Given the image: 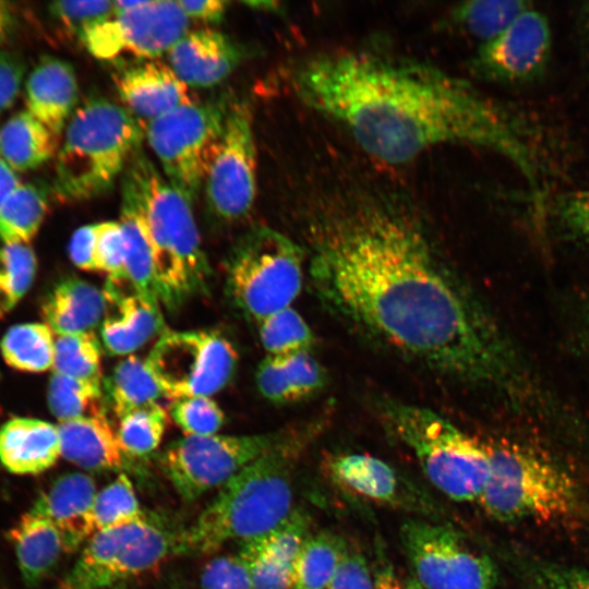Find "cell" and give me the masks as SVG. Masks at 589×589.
Masks as SVG:
<instances>
[{
    "mask_svg": "<svg viewBox=\"0 0 589 589\" xmlns=\"http://www.w3.org/2000/svg\"><path fill=\"white\" fill-rule=\"evenodd\" d=\"M310 271L327 309L378 345L467 384L520 387L501 330L406 216L365 206L328 219Z\"/></svg>",
    "mask_w": 589,
    "mask_h": 589,
    "instance_id": "6da1fadb",
    "label": "cell"
},
{
    "mask_svg": "<svg viewBox=\"0 0 589 589\" xmlns=\"http://www.w3.org/2000/svg\"><path fill=\"white\" fill-rule=\"evenodd\" d=\"M291 83L301 101L382 161L405 164L445 144L479 147L507 158L541 194L539 160L518 121L434 65L366 50L326 52L298 64Z\"/></svg>",
    "mask_w": 589,
    "mask_h": 589,
    "instance_id": "7a4b0ae2",
    "label": "cell"
},
{
    "mask_svg": "<svg viewBox=\"0 0 589 589\" xmlns=\"http://www.w3.org/2000/svg\"><path fill=\"white\" fill-rule=\"evenodd\" d=\"M317 425L285 436L228 480L183 534V550L213 552L227 542L260 540L293 512V471Z\"/></svg>",
    "mask_w": 589,
    "mask_h": 589,
    "instance_id": "3957f363",
    "label": "cell"
},
{
    "mask_svg": "<svg viewBox=\"0 0 589 589\" xmlns=\"http://www.w3.org/2000/svg\"><path fill=\"white\" fill-rule=\"evenodd\" d=\"M121 200L143 218L153 245L158 299L175 309L205 289L211 268L189 202L140 149L122 178Z\"/></svg>",
    "mask_w": 589,
    "mask_h": 589,
    "instance_id": "277c9868",
    "label": "cell"
},
{
    "mask_svg": "<svg viewBox=\"0 0 589 589\" xmlns=\"http://www.w3.org/2000/svg\"><path fill=\"white\" fill-rule=\"evenodd\" d=\"M143 129L125 107L91 98L68 122L55 168L53 191L64 202L108 191L141 149Z\"/></svg>",
    "mask_w": 589,
    "mask_h": 589,
    "instance_id": "5b68a950",
    "label": "cell"
},
{
    "mask_svg": "<svg viewBox=\"0 0 589 589\" xmlns=\"http://www.w3.org/2000/svg\"><path fill=\"white\" fill-rule=\"evenodd\" d=\"M376 409L436 489L456 502L478 501L490 476L485 443L423 406L384 397Z\"/></svg>",
    "mask_w": 589,
    "mask_h": 589,
    "instance_id": "8992f818",
    "label": "cell"
},
{
    "mask_svg": "<svg viewBox=\"0 0 589 589\" xmlns=\"http://www.w3.org/2000/svg\"><path fill=\"white\" fill-rule=\"evenodd\" d=\"M490 476L478 502L501 522H549L572 516L579 489L562 467L515 444H486Z\"/></svg>",
    "mask_w": 589,
    "mask_h": 589,
    "instance_id": "52a82bcc",
    "label": "cell"
},
{
    "mask_svg": "<svg viewBox=\"0 0 589 589\" xmlns=\"http://www.w3.org/2000/svg\"><path fill=\"white\" fill-rule=\"evenodd\" d=\"M303 251L269 227L242 235L226 260V292L253 322L290 306L303 283Z\"/></svg>",
    "mask_w": 589,
    "mask_h": 589,
    "instance_id": "ba28073f",
    "label": "cell"
},
{
    "mask_svg": "<svg viewBox=\"0 0 589 589\" xmlns=\"http://www.w3.org/2000/svg\"><path fill=\"white\" fill-rule=\"evenodd\" d=\"M229 100L184 104L148 122L147 142L164 177L189 202L204 185L220 141Z\"/></svg>",
    "mask_w": 589,
    "mask_h": 589,
    "instance_id": "9c48e42d",
    "label": "cell"
},
{
    "mask_svg": "<svg viewBox=\"0 0 589 589\" xmlns=\"http://www.w3.org/2000/svg\"><path fill=\"white\" fill-rule=\"evenodd\" d=\"M179 540L153 516L95 532L60 589H112L161 563Z\"/></svg>",
    "mask_w": 589,
    "mask_h": 589,
    "instance_id": "30bf717a",
    "label": "cell"
},
{
    "mask_svg": "<svg viewBox=\"0 0 589 589\" xmlns=\"http://www.w3.org/2000/svg\"><path fill=\"white\" fill-rule=\"evenodd\" d=\"M237 361L233 345L221 334L205 329L165 332L146 358L171 400L216 394L231 380Z\"/></svg>",
    "mask_w": 589,
    "mask_h": 589,
    "instance_id": "8fae6325",
    "label": "cell"
},
{
    "mask_svg": "<svg viewBox=\"0 0 589 589\" xmlns=\"http://www.w3.org/2000/svg\"><path fill=\"white\" fill-rule=\"evenodd\" d=\"M399 536L413 578L422 588L496 589L493 561L472 548L453 526L408 518Z\"/></svg>",
    "mask_w": 589,
    "mask_h": 589,
    "instance_id": "7c38bea8",
    "label": "cell"
},
{
    "mask_svg": "<svg viewBox=\"0 0 589 589\" xmlns=\"http://www.w3.org/2000/svg\"><path fill=\"white\" fill-rule=\"evenodd\" d=\"M287 433L184 436L161 454V468L185 502L223 486Z\"/></svg>",
    "mask_w": 589,
    "mask_h": 589,
    "instance_id": "4fadbf2b",
    "label": "cell"
},
{
    "mask_svg": "<svg viewBox=\"0 0 589 589\" xmlns=\"http://www.w3.org/2000/svg\"><path fill=\"white\" fill-rule=\"evenodd\" d=\"M207 207L220 221H239L256 194L253 115L244 100H229L224 130L204 181Z\"/></svg>",
    "mask_w": 589,
    "mask_h": 589,
    "instance_id": "5bb4252c",
    "label": "cell"
},
{
    "mask_svg": "<svg viewBox=\"0 0 589 589\" xmlns=\"http://www.w3.org/2000/svg\"><path fill=\"white\" fill-rule=\"evenodd\" d=\"M189 19L177 1L142 0L136 8L113 12L79 37L100 60L123 56L155 60L188 32Z\"/></svg>",
    "mask_w": 589,
    "mask_h": 589,
    "instance_id": "9a60e30c",
    "label": "cell"
},
{
    "mask_svg": "<svg viewBox=\"0 0 589 589\" xmlns=\"http://www.w3.org/2000/svg\"><path fill=\"white\" fill-rule=\"evenodd\" d=\"M551 53L549 20L530 5L498 36L479 47L471 68L491 81L526 84L544 74Z\"/></svg>",
    "mask_w": 589,
    "mask_h": 589,
    "instance_id": "2e32d148",
    "label": "cell"
},
{
    "mask_svg": "<svg viewBox=\"0 0 589 589\" xmlns=\"http://www.w3.org/2000/svg\"><path fill=\"white\" fill-rule=\"evenodd\" d=\"M327 470L338 485L361 497L418 514L436 513L430 495L372 455L351 453L332 456Z\"/></svg>",
    "mask_w": 589,
    "mask_h": 589,
    "instance_id": "e0dca14e",
    "label": "cell"
},
{
    "mask_svg": "<svg viewBox=\"0 0 589 589\" xmlns=\"http://www.w3.org/2000/svg\"><path fill=\"white\" fill-rule=\"evenodd\" d=\"M104 294L106 313L100 336L112 356H130L163 332L159 302L135 290L128 280L108 279Z\"/></svg>",
    "mask_w": 589,
    "mask_h": 589,
    "instance_id": "ac0fdd59",
    "label": "cell"
},
{
    "mask_svg": "<svg viewBox=\"0 0 589 589\" xmlns=\"http://www.w3.org/2000/svg\"><path fill=\"white\" fill-rule=\"evenodd\" d=\"M244 51L227 35L211 28L187 32L167 52L168 65L189 87L206 88L227 79Z\"/></svg>",
    "mask_w": 589,
    "mask_h": 589,
    "instance_id": "d6986e66",
    "label": "cell"
},
{
    "mask_svg": "<svg viewBox=\"0 0 589 589\" xmlns=\"http://www.w3.org/2000/svg\"><path fill=\"white\" fill-rule=\"evenodd\" d=\"M115 82L125 109L136 119L149 122L194 100L190 87L168 63L158 60L125 68Z\"/></svg>",
    "mask_w": 589,
    "mask_h": 589,
    "instance_id": "ffe728a7",
    "label": "cell"
},
{
    "mask_svg": "<svg viewBox=\"0 0 589 589\" xmlns=\"http://www.w3.org/2000/svg\"><path fill=\"white\" fill-rule=\"evenodd\" d=\"M309 530L310 516L302 508H294L266 537L240 544V551L250 561L252 589H291L294 562Z\"/></svg>",
    "mask_w": 589,
    "mask_h": 589,
    "instance_id": "44dd1931",
    "label": "cell"
},
{
    "mask_svg": "<svg viewBox=\"0 0 589 589\" xmlns=\"http://www.w3.org/2000/svg\"><path fill=\"white\" fill-rule=\"evenodd\" d=\"M96 493L95 481L89 474L71 472L58 478L31 509L56 526L65 551L71 552L94 534L92 509Z\"/></svg>",
    "mask_w": 589,
    "mask_h": 589,
    "instance_id": "7402d4cb",
    "label": "cell"
},
{
    "mask_svg": "<svg viewBox=\"0 0 589 589\" xmlns=\"http://www.w3.org/2000/svg\"><path fill=\"white\" fill-rule=\"evenodd\" d=\"M77 101L79 85L73 67L52 56L43 57L25 83L26 110L58 137Z\"/></svg>",
    "mask_w": 589,
    "mask_h": 589,
    "instance_id": "603a6c76",
    "label": "cell"
},
{
    "mask_svg": "<svg viewBox=\"0 0 589 589\" xmlns=\"http://www.w3.org/2000/svg\"><path fill=\"white\" fill-rule=\"evenodd\" d=\"M61 457L87 471L121 470L129 465L117 430L104 411L60 422Z\"/></svg>",
    "mask_w": 589,
    "mask_h": 589,
    "instance_id": "cb8c5ba5",
    "label": "cell"
},
{
    "mask_svg": "<svg viewBox=\"0 0 589 589\" xmlns=\"http://www.w3.org/2000/svg\"><path fill=\"white\" fill-rule=\"evenodd\" d=\"M61 457L58 425L48 421L13 417L0 428V462L11 473L39 474Z\"/></svg>",
    "mask_w": 589,
    "mask_h": 589,
    "instance_id": "d4e9b609",
    "label": "cell"
},
{
    "mask_svg": "<svg viewBox=\"0 0 589 589\" xmlns=\"http://www.w3.org/2000/svg\"><path fill=\"white\" fill-rule=\"evenodd\" d=\"M255 377L261 395L280 405L311 398L327 382L325 369L311 351L280 357L266 356L260 362Z\"/></svg>",
    "mask_w": 589,
    "mask_h": 589,
    "instance_id": "484cf974",
    "label": "cell"
},
{
    "mask_svg": "<svg viewBox=\"0 0 589 589\" xmlns=\"http://www.w3.org/2000/svg\"><path fill=\"white\" fill-rule=\"evenodd\" d=\"M106 313L104 291L77 277L56 283L41 302V315L58 335L93 332Z\"/></svg>",
    "mask_w": 589,
    "mask_h": 589,
    "instance_id": "4316f807",
    "label": "cell"
},
{
    "mask_svg": "<svg viewBox=\"0 0 589 589\" xmlns=\"http://www.w3.org/2000/svg\"><path fill=\"white\" fill-rule=\"evenodd\" d=\"M25 585H38L65 551L60 531L43 515L28 509L8 531Z\"/></svg>",
    "mask_w": 589,
    "mask_h": 589,
    "instance_id": "83f0119b",
    "label": "cell"
},
{
    "mask_svg": "<svg viewBox=\"0 0 589 589\" xmlns=\"http://www.w3.org/2000/svg\"><path fill=\"white\" fill-rule=\"evenodd\" d=\"M56 151L57 136L26 109L0 128V158L15 172L41 166Z\"/></svg>",
    "mask_w": 589,
    "mask_h": 589,
    "instance_id": "f1b7e54d",
    "label": "cell"
},
{
    "mask_svg": "<svg viewBox=\"0 0 589 589\" xmlns=\"http://www.w3.org/2000/svg\"><path fill=\"white\" fill-rule=\"evenodd\" d=\"M347 549L335 532L309 534L294 562L291 589H327Z\"/></svg>",
    "mask_w": 589,
    "mask_h": 589,
    "instance_id": "f546056e",
    "label": "cell"
},
{
    "mask_svg": "<svg viewBox=\"0 0 589 589\" xmlns=\"http://www.w3.org/2000/svg\"><path fill=\"white\" fill-rule=\"evenodd\" d=\"M106 392L109 405L119 419L165 396L146 360L132 354L116 365L106 382Z\"/></svg>",
    "mask_w": 589,
    "mask_h": 589,
    "instance_id": "4dcf8cb0",
    "label": "cell"
},
{
    "mask_svg": "<svg viewBox=\"0 0 589 589\" xmlns=\"http://www.w3.org/2000/svg\"><path fill=\"white\" fill-rule=\"evenodd\" d=\"M125 238V278L140 293L158 301L153 245L139 212L121 200L120 220Z\"/></svg>",
    "mask_w": 589,
    "mask_h": 589,
    "instance_id": "1f68e13d",
    "label": "cell"
},
{
    "mask_svg": "<svg viewBox=\"0 0 589 589\" xmlns=\"http://www.w3.org/2000/svg\"><path fill=\"white\" fill-rule=\"evenodd\" d=\"M48 208L46 190L32 182L17 184L0 207V239L5 243H24L35 237Z\"/></svg>",
    "mask_w": 589,
    "mask_h": 589,
    "instance_id": "d6a6232c",
    "label": "cell"
},
{
    "mask_svg": "<svg viewBox=\"0 0 589 589\" xmlns=\"http://www.w3.org/2000/svg\"><path fill=\"white\" fill-rule=\"evenodd\" d=\"M55 340L53 332L46 323H22L7 330L0 349L11 368L39 373L53 366Z\"/></svg>",
    "mask_w": 589,
    "mask_h": 589,
    "instance_id": "836d02e7",
    "label": "cell"
},
{
    "mask_svg": "<svg viewBox=\"0 0 589 589\" xmlns=\"http://www.w3.org/2000/svg\"><path fill=\"white\" fill-rule=\"evenodd\" d=\"M529 7V2L520 0L467 1L457 4L450 17L482 45L498 36Z\"/></svg>",
    "mask_w": 589,
    "mask_h": 589,
    "instance_id": "e575fe53",
    "label": "cell"
},
{
    "mask_svg": "<svg viewBox=\"0 0 589 589\" xmlns=\"http://www.w3.org/2000/svg\"><path fill=\"white\" fill-rule=\"evenodd\" d=\"M146 516L130 478L125 473H120L96 493L92 509L93 531L95 533L125 526Z\"/></svg>",
    "mask_w": 589,
    "mask_h": 589,
    "instance_id": "d590c367",
    "label": "cell"
},
{
    "mask_svg": "<svg viewBox=\"0 0 589 589\" xmlns=\"http://www.w3.org/2000/svg\"><path fill=\"white\" fill-rule=\"evenodd\" d=\"M259 336L267 356L280 357L311 351L314 335L305 320L291 306L257 322Z\"/></svg>",
    "mask_w": 589,
    "mask_h": 589,
    "instance_id": "8d00e7d4",
    "label": "cell"
},
{
    "mask_svg": "<svg viewBox=\"0 0 589 589\" xmlns=\"http://www.w3.org/2000/svg\"><path fill=\"white\" fill-rule=\"evenodd\" d=\"M53 373L101 382V346L94 332L58 335Z\"/></svg>",
    "mask_w": 589,
    "mask_h": 589,
    "instance_id": "74e56055",
    "label": "cell"
},
{
    "mask_svg": "<svg viewBox=\"0 0 589 589\" xmlns=\"http://www.w3.org/2000/svg\"><path fill=\"white\" fill-rule=\"evenodd\" d=\"M101 382L52 373L48 386V407L60 421H69L101 411Z\"/></svg>",
    "mask_w": 589,
    "mask_h": 589,
    "instance_id": "f35d334b",
    "label": "cell"
},
{
    "mask_svg": "<svg viewBox=\"0 0 589 589\" xmlns=\"http://www.w3.org/2000/svg\"><path fill=\"white\" fill-rule=\"evenodd\" d=\"M168 413L158 404L133 410L119 419L118 436L129 456L144 457L159 446L168 424Z\"/></svg>",
    "mask_w": 589,
    "mask_h": 589,
    "instance_id": "ab89813d",
    "label": "cell"
},
{
    "mask_svg": "<svg viewBox=\"0 0 589 589\" xmlns=\"http://www.w3.org/2000/svg\"><path fill=\"white\" fill-rule=\"evenodd\" d=\"M37 267L28 244L5 243L0 248V316L10 312L31 287Z\"/></svg>",
    "mask_w": 589,
    "mask_h": 589,
    "instance_id": "60d3db41",
    "label": "cell"
},
{
    "mask_svg": "<svg viewBox=\"0 0 589 589\" xmlns=\"http://www.w3.org/2000/svg\"><path fill=\"white\" fill-rule=\"evenodd\" d=\"M170 416L185 436L216 434L225 421L220 407L209 396H189L172 400Z\"/></svg>",
    "mask_w": 589,
    "mask_h": 589,
    "instance_id": "b9f144b4",
    "label": "cell"
},
{
    "mask_svg": "<svg viewBox=\"0 0 589 589\" xmlns=\"http://www.w3.org/2000/svg\"><path fill=\"white\" fill-rule=\"evenodd\" d=\"M95 255L97 271L106 273L110 280H127L125 238L119 221L95 224Z\"/></svg>",
    "mask_w": 589,
    "mask_h": 589,
    "instance_id": "7bdbcfd3",
    "label": "cell"
},
{
    "mask_svg": "<svg viewBox=\"0 0 589 589\" xmlns=\"http://www.w3.org/2000/svg\"><path fill=\"white\" fill-rule=\"evenodd\" d=\"M200 580L202 589H252L250 561L241 551L217 556L204 566Z\"/></svg>",
    "mask_w": 589,
    "mask_h": 589,
    "instance_id": "ee69618b",
    "label": "cell"
},
{
    "mask_svg": "<svg viewBox=\"0 0 589 589\" xmlns=\"http://www.w3.org/2000/svg\"><path fill=\"white\" fill-rule=\"evenodd\" d=\"M528 589H589V567L537 563L528 568Z\"/></svg>",
    "mask_w": 589,
    "mask_h": 589,
    "instance_id": "f6af8a7d",
    "label": "cell"
},
{
    "mask_svg": "<svg viewBox=\"0 0 589 589\" xmlns=\"http://www.w3.org/2000/svg\"><path fill=\"white\" fill-rule=\"evenodd\" d=\"M48 10L77 36L115 12L112 1H55L49 3Z\"/></svg>",
    "mask_w": 589,
    "mask_h": 589,
    "instance_id": "bcb514c9",
    "label": "cell"
},
{
    "mask_svg": "<svg viewBox=\"0 0 589 589\" xmlns=\"http://www.w3.org/2000/svg\"><path fill=\"white\" fill-rule=\"evenodd\" d=\"M554 212L565 229L589 243V187L560 196Z\"/></svg>",
    "mask_w": 589,
    "mask_h": 589,
    "instance_id": "7dc6e473",
    "label": "cell"
},
{
    "mask_svg": "<svg viewBox=\"0 0 589 589\" xmlns=\"http://www.w3.org/2000/svg\"><path fill=\"white\" fill-rule=\"evenodd\" d=\"M327 589H373V578L363 555L347 549Z\"/></svg>",
    "mask_w": 589,
    "mask_h": 589,
    "instance_id": "c3c4849f",
    "label": "cell"
},
{
    "mask_svg": "<svg viewBox=\"0 0 589 589\" xmlns=\"http://www.w3.org/2000/svg\"><path fill=\"white\" fill-rule=\"evenodd\" d=\"M24 72L25 64L17 55L0 49V113L16 100Z\"/></svg>",
    "mask_w": 589,
    "mask_h": 589,
    "instance_id": "681fc988",
    "label": "cell"
},
{
    "mask_svg": "<svg viewBox=\"0 0 589 589\" xmlns=\"http://www.w3.org/2000/svg\"><path fill=\"white\" fill-rule=\"evenodd\" d=\"M95 239V224L82 226L73 232L69 242V255L76 267L97 272Z\"/></svg>",
    "mask_w": 589,
    "mask_h": 589,
    "instance_id": "f907efd6",
    "label": "cell"
},
{
    "mask_svg": "<svg viewBox=\"0 0 589 589\" xmlns=\"http://www.w3.org/2000/svg\"><path fill=\"white\" fill-rule=\"evenodd\" d=\"M185 16L203 22H219L224 17L228 2L221 0L177 1Z\"/></svg>",
    "mask_w": 589,
    "mask_h": 589,
    "instance_id": "816d5d0a",
    "label": "cell"
},
{
    "mask_svg": "<svg viewBox=\"0 0 589 589\" xmlns=\"http://www.w3.org/2000/svg\"><path fill=\"white\" fill-rule=\"evenodd\" d=\"M17 24V16L13 4L0 0V45L9 39Z\"/></svg>",
    "mask_w": 589,
    "mask_h": 589,
    "instance_id": "f5cc1de1",
    "label": "cell"
},
{
    "mask_svg": "<svg viewBox=\"0 0 589 589\" xmlns=\"http://www.w3.org/2000/svg\"><path fill=\"white\" fill-rule=\"evenodd\" d=\"M373 589H405L395 575L393 566L385 562L376 569L373 579Z\"/></svg>",
    "mask_w": 589,
    "mask_h": 589,
    "instance_id": "db71d44e",
    "label": "cell"
},
{
    "mask_svg": "<svg viewBox=\"0 0 589 589\" xmlns=\"http://www.w3.org/2000/svg\"><path fill=\"white\" fill-rule=\"evenodd\" d=\"M20 184L19 178L1 158H0V207L11 191Z\"/></svg>",
    "mask_w": 589,
    "mask_h": 589,
    "instance_id": "11a10c76",
    "label": "cell"
},
{
    "mask_svg": "<svg viewBox=\"0 0 589 589\" xmlns=\"http://www.w3.org/2000/svg\"><path fill=\"white\" fill-rule=\"evenodd\" d=\"M580 32L585 47L589 53V2L580 11Z\"/></svg>",
    "mask_w": 589,
    "mask_h": 589,
    "instance_id": "9f6ffc18",
    "label": "cell"
},
{
    "mask_svg": "<svg viewBox=\"0 0 589 589\" xmlns=\"http://www.w3.org/2000/svg\"><path fill=\"white\" fill-rule=\"evenodd\" d=\"M405 589H423L420 584L412 577L408 580Z\"/></svg>",
    "mask_w": 589,
    "mask_h": 589,
    "instance_id": "6f0895ef",
    "label": "cell"
},
{
    "mask_svg": "<svg viewBox=\"0 0 589 589\" xmlns=\"http://www.w3.org/2000/svg\"><path fill=\"white\" fill-rule=\"evenodd\" d=\"M165 589H183V588H181L180 586H177V585L175 586L173 585V586H169V587H167Z\"/></svg>",
    "mask_w": 589,
    "mask_h": 589,
    "instance_id": "680465c9",
    "label": "cell"
},
{
    "mask_svg": "<svg viewBox=\"0 0 589 589\" xmlns=\"http://www.w3.org/2000/svg\"><path fill=\"white\" fill-rule=\"evenodd\" d=\"M112 589H124V588H123L122 585H121V586L115 587V588H112Z\"/></svg>",
    "mask_w": 589,
    "mask_h": 589,
    "instance_id": "91938a15",
    "label": "cell"
},
{
    "mask_svg": "<svg viewBox=\"0 0 589 589\" xmlns=\"http://www.w3.org/2000/svg\"><path fill=\"white\" fill-rule=\"evenodd\" d=\"M588 324H589V311H588Z\"/></svg>",
    "mask_w": 589,
    "mask_h": 589,
    "instance_id": "94428289",
    "label": "cell"
}]
</instances>
